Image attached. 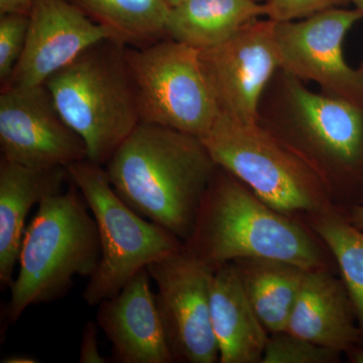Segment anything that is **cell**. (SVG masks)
Returning a JSON list of instances; mask_svg holds the SVG:
<instances>
[{"label":"cell","instance_id":"8992f818","mask_svg":"<svg viewBox=\"0 0 363 363\" xmlns=\"http://www.w3.org/2000/svg\"><path fill=\"white\" fill-rule=\"evenodd\" d=\"M200 140L217 167L281 213L304 221L340 208L311 164L262 123H240L220 112Z\"/></svg>","mask_w":363,"mask_h":363},{"label":"cell","instance_id":"ac0fdd59","mask_svg":"<svg viewBox=\"0 0 363 363\" xmlns=\"http://www.w3.org/2000/svg\"><path fill=\"white\" fill-rule=\"evenodd\" d=\"M260 16H266V6L255 0H189L169 11L166 35L201 51L225 42Z\"/></svg>","mask_w":363,"mask_h":363},{"label":"cell","instance_id":"603a6c76","mask_svg":"<svg viewBox=\"0 0 363 363\" xmlns=\"http://www.w3.org/2000/svg\"><path fill=\"white\" fill-rule=\"evenodd\" d=\"M30 16L26 14H1L0 18V82L9 83L20 61L26 43Z\"/></svg>","mask_w":363,"mask_h":363},{"label":"cell","instance_id":"83f0119b","mask_svg":"<svg viewBox=\"0 0 363 363\" xmlns=\"http://www.w3.org/2000/svg\"><path fill=\"white\" fill-rule=\"evenodd\" d=\"M345 354L347 355L350 362L363 363V346L362 345L355 346L352 350L347 351Z\"/></svg>","mask_w":363,"mask_h":363},{"label":"cell","instance_id":"5b68a950","mask_svg":"<svg viewBox=\"0 0 363 363\" xmlns=\"http://www.w3.org/2000/svg\"><path fill=\"white\" fill-rule=\"evenodd\" d=\"M124 49L102 40L45 83L60 116L84 142L88 161L102 167L142 123Z\"/></svg>","mask_w":363,"mask_h":363},{"label":"cell","instance_id":"52a82bcc","mask_svg":"<svg viewBox=\"0 0 363 363\" xmlns=\"http://www.w3.org/2000/svg\"><path fill=\"white\" fill-rule=\"evenodd\" d=\"M66 169L94 217L101 248L83 292L86 304L98 306L113 297L138 272L184 247L176 235L136 213L117 195L104 167L85 160Z\"/></svg>","mask_w":363,"mask_h":363},{"label":"cell","instance_id":"7c38bea8","mask_svg":"<svg viewBox=\"0 0 363 363\" xmlns=\"http://www.w3.org/2000/svg\"><path fill=\"white\" fill-rule=\"evenodd\" d=\"M0 149L4 159L33 169L88 159L84 142L60 116L45 84L1 87Z\"/></svg>","mask_w":363,"mask_h":363},{"label":"cell","instance_id":"1f68e13d","mask_svg":"<svg viewBox=\"0 0 363 363\" xmlns=\"http://www.w3.org/2000/svg\"><path fill=\"white\" fill-rule=\"evenodd\" d=\"M358 72H359L360 77H362V83H363V62L362 65H360V68L357 69Z\"/></svg>","mask_w":363,"mask_h":363},{"label":"cell","instance_id":"9c48e42d","mask_svg":"<svg viewBox=\"0 0 363 363\" xmlns=\"http://www.w3.org/2000/svg\"><path fill=\"white\" fill-rule=\"evenodd\" d=\"M147 269L157 288V310L175 362H219L210 313L213 269L185 247Z\"/></svg>","mask_w":363,"mask_h":363},{"label":"cell","instance_id":"5bb4252c","mask_svg":"<svg viewBox=\"0 0 363 363\" xmlns=\"http://www.w3.org/2000/svg\"><path fill=\"white\" fill-rule=\"evenodd\" d=\"M150 279L143 269L121 292L97 306L96 322L111 344L114 362H175Z\"/></svg>","mask_w":363,"mask_h":363},{"label":"cell","instance_id":"44dd1931","mask_svg":"<svg viewBox=\"0 0 363 363\" xmlns=\"http://www.w3.org/2000/svg\"><path fill=\"white\" fill-rule=\"evenodd\" d=\"M304 221L324 241L335 260L354 307L363 346V231L351 223L342 208Z\"/></svg>","mask_w":363,"mask_h":363},{"label":"cell","instance_id":"9a60e30c","mask_svg":"<svg viewBox=\"0 0 363 363\" xmlns=\"http://www.w3.org/2000/svg\"><path fill=\"white\" fill-rule=\"evenodd\" d=\"M286 331L341 353L362 345L354 307L335 272H305Z\"/></svg>","mask_w":363,"mask_h":363},{"label":"cell","instance_id":"d6a6232c","mask_svg":"<svg viewBox=\"0 0 363 363\" xmlns=\"http://www.w3.org/2000/svg\"><path fill=\"white\" fill-rule=\"evenodd\" d=\"M255 1H259V2H266L267 0H255Z\"/></svg>","mask_w":363,"mask_h":363},{"label":"cell","instance_id":"4dcf8cb0","mask_svg":"<svg viewBox=\"0 0 363 363\" xmlns=\"http://www.w3.org/2000/svg\"><path fill=\"white\" fill-rule=\"evenodd\" d=\"M350 2H352L354 9L363 16V0H350Z\"/></svg>","mask_w":363,"mask_h":363},{"label":"cell","instance_id":"4fadbf2b","mask_svg":"<svg viewBox=\"0 0 363 363\" xmlns=\"http://www.w3.org/2000/svg\"><path fill=\"white\" fill-rule=\"evenodd\" d=\"M28 16L25 50L6 86L45 84L92 45L114 40L111 30L71 0H35Z\"/></svg>","mask_w":363,"mask_h":363},{"label":"cell","instance_id":"ba28073f","mask_svg":"<svg viewBox=\"0 0 363 363\" xmlns=\"http://www.w3.org/2000/svg\"><path fill=\"white\" fill-rule=\"evenodd\" d=\"M138 89L143 123L201 138L220 114L200 61V51L175 40L147 47L125 45Z\"/></svg>","mask_w":363,"mask_h":363},{"label":"cell","instance_id":"cb8c5ba5","mask_svg":"<svg viewBox=\"0 0 363 363\" xmlns=\"http://www.w3.org/2000/svg\"><path fill=\"white\" fill-rule=\"evenodd\" d=\"M350 0H267L266 16L274 23L302 20L327 9L345 6Z\"/></svg>","mask_w":363,"mask_h":363},{"label":"cell","instance_id":"f1b7e54d","mask_svg":"<svg viewBox=\"0 0 363 363\" xmlns=\"http://www.w3.org/2000/svg\"><path fill=\"white\" fill-rule=\"evenodd\" d=\"M2 362L6 363H32L37 362V360L33 359V358L28 357H11L9 358H6V359L2 360Z\"/></svg>","mask_w":363,"mask_h":363},{"label":"cell","instance_id":"f546056e","mask_svg":"<svg viewBox=\"0 0 363 363\" xmlns=\"http://www.w3.org/2000/svg\"><path fill=\"white\" fill-rule=\"evenodd\" d=\"M168 4L169 9H173V7H176L180 6L182 4H185V2L189 1V0H164Z\"/></svg>","mask_w":363,"mask_h":363},{"label":"cell","instance_id":"e0dca14e","mask_svg":"<svg viewBox=\"0 0 363 363\" xmlns=\"http://www.w3.org/2000/svg\"><path fill=\"white\" fill-rule=\"evenodd\" d=\"M210 313L219 362L262 363L269 333L253 310L233 262L212 274Z\"/></svg>","mask_w":363,"mask_h":363},{"label":"cell","instance_id":"3957f363","mask_svg":"<svg viewBox=\"0 0 363 363\" xmlns=\"http://www.w3.org/2000/svg\"><path fill=\"white\" fill-rule=\"evenodd\" d=\"M38 206L23 234L18 274L9 286V324L30 306L61 298L75 277L90 278L101 257L96 222L72 182L66 191L48 196Z\"/></svg>","mask_w":363,"mask_h":363},{"label":"cell","instance_id":"ffe728a7","mask_svg":"<svg viewBox=\"0 0 363 363\" xmlns=\"http://www.w3.org/2000/svg\"><path fill=\"white\" fill-rule=\"evenodd\" d=\"M89 18L105 26L114 40L147 47L166 37L169 9L164 0H71Z\"/></svg>","mask_w":363,"mask_h":363},{"label":"cell","instance_id":"30bf717a","mask_svg":"<svg viewBox=\"0 0 363 363\" xmlns=\"http://www.w3.org/2000/svg\"><path fill=\"white\" fill-rule=\"evenodd\" d=\"M362 18L357 9L335 7L302 20L274 23L281 70L313 81L327 94L363 101L359 72L343 54L346 35Z\"/></svg>","mask_w":363,"mask_h":363},{"label":"cell","instance_id":"d6986e66","mask_svg":"<svg viewBox=\"0 0 363 363\" xmlns=\"http://www.w3.org/2000/svg\"><path fill=\"white\" fill-rule=\"evenodd\" d=\"M253 310L269 333L286 331L297 301L305 269L269 259L234 260Z\"/></svg>","mask_w":363,"mask_h":363},{"label":"cell","instance_id":"8fae6325","mask_svg":"<svg viewBox=\"0 0 363 363\" xmlns=\"http://www.w3.org/2000/svg\"><path fill=\"white\" fill-rule=\"evenodd\" d=\"M200 61L221 113L259 123L262 94L281 69L274 21H250L225 42L201 50Z\"/></svg>","mask_w":363,"mask_h":363},{"label":"cell","instance_id":"2e32d148","mask_svg":"<svg viewBox=\"0 0 363 363\" xmlns=\"http://www.w3.org/2000/svg\"><path fill=\"white\" fill-rule=\"evenodd\" d=\"M66 168L33 169L0 160V285L11 286L25 234L26 217L48 196L63 191Z\"/></svg>","mask_w":363,"mask_h":363},{"label":"cell","instance_id":"7a4b0ae2","mask_svg":"<svg viewBox=\"0 0 363 363\" xmlns=\"http://www.w3.org/2000/svg\"><path fill=\"white\" fill-rule=\"evenodd\" d=\"M117 195L185 242L218 168L197 136L140 123L105 164Z\"/></svg>","mask_w":363,"mask_h":363},{"label":"cell","instance_id":"484cf974","mask_svg":"<svg viewBox=\"0 0 363 363\" xmlns=\"http://www.w3.org/2000/svg\"><path fill=\"white\" fill-rule=\"evenodd\" d=\"M35 0H0V13L30 16Z\"/></svg>","mask_w":363,"mask_h":363},{"label":"cell","instance_id":"d4e9b609","mask_svg":"<svg viewBox=\"0 0 363 363\" xmlns=\"http://www.w3.org/2000/svg\"><path fill=\"white\" fill-rule=\"evenodd\" d=\"M97 322L88 321L83 328L81 339L80 363H105L106 358L102 357L98 348L97 335L99 330Z\"/></svg>","mask_w":363,"mask_h":363},{"label":"cell","instance_id":"7402d4cb","mask_svg":"<svg viewBox=\"0 0 363 363\" xmlns=\"http://www.w3.org/2000/svg\"><path fill=\"white\" fill-rule=\"evenodd\" d=\"M343 353L288 331L271 333L262 363H336Z\"/></svg>","mask_w":363,"mask_h":363},{"label":"cell","instance_id":"277c9868","mask_svg":"<svg viewBox=\"0 0 363 363\" xmlns=\"http://www.w3.org/2000/svg\"><path fill=\"white\" fill-rule=\"evenodd\" d=\"M281 83L284 117L262 124L311 164L348 211L363 202V101L313 92L286 73Z\"/></svg>","mask_w":363,"mask_h":363},{"label":"cell","instance_id":"4316f807","mask_svg":"<svg viewBox=\"0 0 363 363\" xmlns=\"http://www.w3.org/2000/svg\"><path fill=\"white\" fill-rule=\"evenodd\" d=\"M347 216L353 225L363 231V202L350 208L347 211Z\"/></svg>","mask_w":363,"mask_h":363},{"label":"cell","instance_id":"6da1fadb","mask_svg":"<svg viewBox=\"0 0 363 363\" xmlns=\"http://www.w3.org/2000/svg\"><path fill=\"white\" fill-rule=\"evenodd\" d=\"M184 247L213 271L241 259L281 260L305 271L337 269L330 250L305 221L274 209L219 167Z\"/></svg>","mask_w":363,"mask_h":363}]
</instances>
